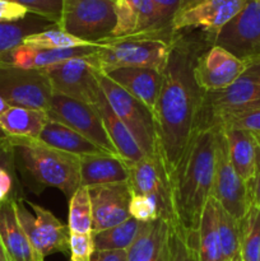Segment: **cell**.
<instances>
[{"instance_id": "1", "label": "cell", "mask_w": 260, "mask_h": 261, "mask_svg": "<svg viewBox=\"0 0 260 261\" xmlns=\"http://www.w3.org/2000/svg\"><path fill=\"white\" fill-rule=\"evenodd\" d=\"M200 53L201 46L196 41L173 37L162 88L152 110L157 150L171 178L195 134L203 91L196 84L194 64Z\"/></svg>"}, {"instance_id": "2", "label": "cell", "mask_w": 260, "mask_h": 261, "mask_svg": "<svg viewBox=\"0 0 260 261\" xmlns=\"http://www.w3.org/2000/svg\"><path fill=\"white\" fill-rule=\"evenodd\" d=\"M216 130H198L172 175L176 224L189 239L196 234L212 194L216 168Z\"/></svg>"}, {"instance_id": "3", "label": "cell", "mask_w": 260, "mask_h": 261, "mask_svg": "<svg viewBox=\"0 0 260 261\" xmlns=\"http://www.w3.org/2000/svg\"><path fill=\"white\" fill-rule=\"evenodd\" d=\"M37 185L56 188L68 199L81 186L79 157L51 148L38 139H5Z\"/></svg>"}, {"instance_id": "4", "label": "cell", "mask_w": 260, "mask_h": 261, "mask_svg": "<svg viewBox=\"0 0 260 261\" xmlns=\"http://www.w3.org/2000/svg\"><path fill=\"white\" fill-rule=\"evenodd\" d=\"M260 109V60L247 68L231 86L201 96L196 119L198 130L221 129L233 117Z\"/></svg>"}, {"instance_id": "5", "label": "cell", "mask_w": 260, "mask_h": 261, "mask_svg": "<svg viewBox=\"0 0 260 261\" xmlns=\"http://www.w3.org/2000/svg\"><path fill=\"white\" fill-rule=\"evenodd\" d=\"M173 32L148 33L121 38H107L93 55L99 73L116 68H153L163 71L167 65Z\"/></svg>"}, {"instance_id": "6", "label": "cell", "mask_w": 260, "mask_h": 261, "mask_svg": "<svg viewBox=\"0 0 260 261\" xmlns=\"http://www.w3.org/2000/svg\"><path fill=\"white\" fill-rule=\"evenodd\" d=\"M58 27L91 43H103L116 27L112 0H63Z\"/></svg>"}, {"instance_id": "7", "label": "cell", "mask_w": 260, "mask_h": 261, "mask_svg": "<svg viewBox=\"0 0 260 261\" xmlns=\"http://www.w3.org/2000/svg\"><path fill=\"white\" fill-rule=\"evenodd\" d=\"M98 82L111 109L129 129L145 154L157 152V133L152 110L105 74H98Z\"/></svg>"}, {"instance_id": "8", "label": "cell", "mask_w": 260, "mask_h": 261, "mask_svg": "<svg viewBox=\"0 0 260 261\" xmlns=\"http://www.w3.org/2000/svg\"><path fill=\"white\" fill-rule=\"evenodd\" d=\"M15 204L20 226L41 259L45 260L54 252H70L68 224L65 226L50 211L35 203L17 199Z\"/></svg>"}, {"instance_id": "9", "label": "cell", "mask_w": 260, "mask_h": 261, "mask_svg": "<svg viewBox=\"0 0 260 261\" xmlns=\"http://www.w3.org/2000/svg\"><path fill=\"white\" fill-rule=\"evenodd\" d=\"M212 46L224 48L245 63L260 60V2L249 0L246 7L219 31L208 33Z\"/></svg>"}, {"instance_id": "10", "label": "cell", "mask_w": 260, "mask_h": 261, "mask_svg": "<svg viewBox=\"0 0 260 261\" xmlns=\"http://www.w3.org/2000/svg\"><path fill=\"white\" fill-rule=\"evenodd\" d=\"M129 184L133 194L149 196L155 201L160 218L172 226L176 224L172 199V178L166 168L160 152L145 155L143 160L129 165Z\"/></svg>"}, {"instance_id": "11", "label": "cell", "mask_w": 260, "mask_h": 261, "mask_svg": "<svg viewBox=\"0 0 260 261\" xmlns=\"http://www.w3.org/2000/svg\"><path fill=\"white\" fill-rule=\"evenodd\" d=\"M216 168L211 198L240 222L252 203L251 186L237 175L229 162L223 132L221 129H216Z\"/></svg>"}, {"instance_id": "12", "label": "cell", "mask_w": 260, "mask_h": 261, "mask_svg": "<svg viewBox=\"0 0 260 261\" xmlns=\"http://www.w3.org/2000/svg\"><path fill=\"white\" fill-rule=\"evenodd\" d=\"M93 55L74 58L45 69L54 93L97 106L102 89Z\"/></svg>"}, {"instance_id": "13", "label": "cell", "mask_w": 260, "mask_h": 261, "mask_svg": "<svg viewBox=\"0 0 260 261\" xmlns=\"http://www.w3.org/2000/svg\"><path fill=\"white\" fill-rule=\"evenodd\" d=\"M53 87L43 70L0 66V96L9 106L47 112Z\"/></svg>"}, {"instance_id": "14", "label": "cell", "mask_w": 260, "mask_h": 261, "mask_svg": "<svg viewBox=\"0 0 260 261\" xmlns=\"http://www.w3.org/2000/svg\"><path fill=\"white\" fill-rule=\"evenodd\" d=\"M47 116L50 120L61 122L79 133L109 154L117 155L97 106L54 93Z\"/></svg>"}, {"instance_id": "15", "label": "cell", "mask_w": 260, "mask_h": 261, "mask_svg": "<svg viewBox=\"0 0 260 261\" xmlns=\"http://www.w3.org/2000/svg\"><path fill=\"white\" fill-rule=\"evenodd\" d=\"M249 3V0H199L188 3L175 15L171 28L172 32L201 28L213 33L226 25L236 17Z\"/></svg>"}, {"instance_id": "16", "label": "cell", "mask_w": 260, "mask_h": 261, "mask_svg": "<svg viewBox=\"0 0 260 261\" xmlns=\"http://www.w3.org/2000/svg\"><path fill=\"white\" fill-rule=\"evenodd\" d=\"M246 68L247 63L237 59L224 48L211 46L196 58L194 76L199 88L204 93H208L231 86Z\"/></svg>"}, {"instance_id": "17", "label": "cell", "mask_w": 260, "mask_h": 261, "mask_svg": "<svg viewBox=\"0 0 260 261\" xmlns=\"http://www.w3.org/2000/svg\"><path fill=\"white\" fill-rule=\"evenodd\" d=\"M92 203V233L122 223L130 217L132 189L127 182L107 184L88 188Z\"/></svg>"}, {"instance_id": "18", "label": "cell", "mask_w": 260, "mask_h": 261, "mask_svg": "<svg viewBox=\"0 0 260 261\" xmlns=\"http://www.w3.org/2000/svg\"><path fill=\"white\" fill-rule=\"evenodd\" d=\"M102 74L150 110L154 109L162 88L163 71L153 68H116Z\"/></svg>"}, {"instance_id": "19", "label": "cell", "mask_w": 260, "mask_h": 261, "mask_svg": "<svg viewBox=\"0 0 260 261\" xmlns=\"http://www.w3.org/2000/svg\"><path fill=\"white\" fill-rule=\"evenodd\" d=\"M81 186L107 185V184L127 182L129 165L119 155L101 153L79 157Z\"/></svg>"}, {"instance_id": "20", "label": "cell", "mask_w": 260, "mask_h": 261, "mask_svg": "<svg viewBox=\"0 0 260 261\" xmlns=\"http://www.w3.org/2000/svg\"><path fill=\"white\" fill-rule=\"evenodd\" d=\"M15 200L12 198L0 204V240L10 261H45L35 251L20 226Z\"/></svg>"}, {"instance_id": "21", "label": "cell", "mask_w": 260, "mask_h": 261, "mask_svg": "<svg viewBox=\"0 0 260 261\" xmlns=\"http://www.w3.org/2000/svg\"><path fill=\"white\" fill-rule=\"evenodd\" d=\"M227 143V152L237 175L252 186L257 173V143L254 134L232 126L221 127Z\"/></svg>"}, {"instance_id": "22", "label": "cell", "mask_w": 260, "mask_h": 261, "mask_svg": "<svg viewBox=\"0 0 260 261\" xmlns=\"http://www.w3.org/2000/svg\"><path fill=\"white\" fill-rule=\"evenodd\" d=\"M47 112L9 106L0 116V137L4 139H38L47 122Z\"/></svg>"}, {"instance_id": "23", "label": "cell", "mask_w": 260, "mask_h": 261, "mask_svg": "<svg viewBox=\"0 0 260 261\" xmlns=\"http://www.w3.org/2000/svg\"><path fill=\"white\" fill-rule=\"evenodd\" d=\"M97 109H98L102 121H103L105 127H106L107 135H109L110 140H111L115 149H116L117 155L121 157L127 165L143 160L147 154L140 148V145L134 139L129 129L125 126L124 122L117 117L114 110L111 109L106 97H105L103 92H102L101 97H99Z\"/></svg>"}, {"instance_id": "24", "label": "cell", "mask_w": 260, "mask_h": 261, "mask_svg": "<svg viewBox=\"0 0 260 261\" xmlns=\"http://www.w3.org/2000/svg\"><path fill=\"white\" fill-rule=\"evenodd\" d=\"M172 227L162 218L143 223L139 234L127 249V261L160 260Z\"/></svg>"}, {"instance_id": "25", "label": "cell", "mask_w": 260, "mask_h": 261, "mask_svg": "<svg viewBox=\"0 0 260 261\" xmlns=\"http://www.w3.org/2000/svg\"><path fill=\"white\" fill-rule=\"evenodd\" d=\"M38 140L42 142L43 144L48 145V147L55 148L61 152L70 153L76 157L106 153L79 133L74 132L73 129L61 124V122L50 119L43 126Z\"/></svg>"}, {"instance_id": "26", "label": "cell", "mask_w": 260, "mask_h": 261, "mask_svg": "<svg viewBox=\"0 0 260 261\" xmlns=\"http://www.w3.org/2000/svg\"><path fill=\"white\" fill-rule=\"evenodd\" d=\"M189 241L195 249L199 261H224L217 227V204L213 198H209L201 214L198 232Z\"/></svg>"}, {"instance_id": "27", "label": "cell", "mask_w": 260, "mask_h": 261, "mask_svg": "<svg viewBox=\"0 0 260 261\" xmlns=\"http://www.w3.org/2000/svg\"><path fill=\"white\" fill-rule=\"evenodd\" d=\"M56 25L38 15L28 17L19 22L0 23V55L22 45L27 36Z\"/></svg>"}, {"instance_id": "28", "label": "cell", "mask_w": 260, "mask_h": 261, "mask_svg": "<svg viewBox=\"0 0 260 261\" xmlns=\"http://www.w3.org/2000/svg\"><path fill=\"white\" fill-rule=\"evenodd\" d=\"M143 223L133 217L117 226L105 231L93 233V242L96 251L102 250H127L135 241L142 229Z\"/></svg>"}, {"instance_id": "29", "label": "cell", "mask_w": 260, "mask_h": 261, "mask_svg": "<svg viewBox=\"0 0 260 261\" xmlns=\"http://www.w3.org/2000/svg\"><path fill=\"white\" fill-rule=\"evenodd\" d=\"M240 256L242 261L260 259V208L255 203L240 221Z\"/></svg>"}, {"instance_id": "30", "label": "cell", "mask_w": 260, "mask_h": 261, "mask_svg": "<svg viewBox=\"0 0 260 261\" xmlns=\"http://www.w3.org/2000/svg\"><path fill=\"white\" fill-rule=\"evenodd\" d=\"M93 217L88 188L79 186L69 199L68 227L73 233H92Z\"/></svg>"}, {"instance_id": "31", "label": "cell", "mask_w": 260, "mask_h": 261, "mask_svg": "<svg viewBox=\"0 0 260 261\" xmlns=\"http://www.w3.org/2000/svg\"><path fill=\"white\" fill-rule=\"evenodd\" d=\"M23 45L31 46L36 48H74V47H86V46H96L99 43H91L87 41L76 38L69 33L64 32L58 25H53L50 28L36 32L33 35L27 36L23 40Z\"/></svg>"}, {"instance_id": "32", "label": "cell", "mask_w": 260, "mask_h": 261, "mask_svg": "<svg viewBox=\"0 0 260 261\" xmlns=\"http://www.w3.org/2000/svg\"><path fill=\"white\" fill-rule=\"evenodd\" d=\"M144 0H116V27L112 32V38L130 37L139 33L140 17L143 12Z\"/></svg>"}, {"instance_id": "33", "label": "cell", "mask_w": 260, "mask_h": 261, "mask_svg": "<svg viewBox=\"0 0 260 261\" xmlns=\"http://www.w3.org/2000/svg\"><path fill=\"white\" fill-rule=\"evenodd\" d=\"M217 204V227L221 237L224 261L240 254V222Z\"/></svg>"}, {"instance_id": "34", "label": "cell", "mask_w": 260, "mask_h": 261, "mask_svg": "<svg viewBox=\"0 0 260 261\" xmlns=\"http://www.w3.org/2000/svg\"><path fill=\"white\" fill-rule=\"evenodd\" d=\"M162 261H199L195 249L188 236L181 229L173 226L163 252Z\"/></svg>"}, {"instance_id": "35", "label": "cell", "mask_w": 260, "mask_h": 261, "mask_svg": "<svg viewBox=\"0 0 260 261\" xmlns=\"http://www.w3.org/2000/svg\"><path fill=\"white\" fill-rule=\"evenodd\" d=\"M28 10L31 14L45 18L48 22L58 25L61 17L63 0H9Z\"/></svg>"}, {"instance_id": "36", "label": "cell", "mask_w": 260, "mask_h": 261, "mask_svg": "<svg viewBox=\"0 0 260 261\" xmlns=\"http://www.w3.org/2000/svg\"><path fill=\"white\" fill-rule=\"evenodd\" d=\"M13 153H14L13 147L5 140L4 147L0 150V204L13 198L12 191L14 188V177L12 172V163L9 161V157Z\"/></svg>"}, {"instance_id": "37", "label": "cell", "mask_w": 260, "mask_h": 261, "mask_svg": "<svg viewBox=\"0 0 260 261\" xmlns=\"http://www.w3.org/2000/svg\"><path fill=\"white\" fill-rule=\"evenodd\" d=\"M129 212L133 218L142 223L153 222L160 218V211H158L157 204L149 196L133 194Z\"/></svg>"}, {"instance_id": "38", "label": "cell", "mask_w": 260, "mask_h": 261, "mask_svg": "<svg viewBox=\"0 0 260 261\" xmlns=\"http://www.w3.org/2000/svg\"><path fill=\"white\" fill-rule=\"evenodd\" d=\"M70 261H91L94 251L93 233H73L69 239Z\"/></svg>"}, {"instance_id": "39", "label": "cell", "mask_w": 260, "mask_h": 261, "mask_svg": "<svg viewBox=\"0 0 260 261\" xmlns=\"http://www.w3.org/2000/svg\"><path fill=\"white\" fill-rule=\"evenodd\" d=\"M224 126H232L236 129L246 130L254 135H260V109L252 110V111L245 112L229 120Z\"/></svg>"}, {"instance_id": "40", "label": "cell", "mask_w": 260, "mask_h": 261, "mask_svg": "<svg viewBox=\"0 0 260 261\" xmlns=\"http://www.w3.org/2000/svg\"><path fill=\"white\" fill-rule=\"evenodd\" d=\"M150 2L155 7L157 12L160 13L163 23L170 28L175 15L185 5V0H150Z\"/></svg>"}, {"instance_id": "41", "label": "cell", "mask_w": 260, "mask_h": 261, "mask_svg": "<svg viewBox=\"0 0 260 261\" xmlns=\"http://www.w3.org/2000/svg\"><path fill=\"white\" fill-rule=\"evenodd\" d=\"M31 14L25 8L9 0H0V23H13L27 18Z\"/></svg>"}, {"instance_id": "42", "label": "cell", "mask_w": 260, "mask_h": 261, "mask_svg": "<svg viewBox=\"0 0 260 261\" xmlns=\"http://www.w3.org/2000/svg\"><path fill=\"white\" fill-rule=\"evenodd\" d=\"M91 261H127V250H102L94 251Z\"/></svg>"}, {"instance_id": "43", "label": "cell", "mask_w": 260, "mask_h": 261, "mask_svg": "<svg viewBox=\"0 0 260 261\" xmlns=\"http://www.w3.org/2000/svg\"><path fill=\"white\" fill-rule=\"evenodd\" d=\"M251 194H252V203L256 204L260 208V172L256 173L254 184L251 186Z\"/></svg>"}, {"instance_id": "44", "label": "cell", "mask_w": 260, "mask_h": 261, "mask_svg": "<svg viewBox=\"0 0 260 261\" xmlns=\"http://www.w3.org/2000/svg\"><path fill=\"white\" fill-rule=\"evenodd\" d=\"M0 261H10L9 255H8L7 250H5L4 245H3L2 240H0Z\"/></svg>"}, {"instance_id": "45", "label": "cell", "mask_w": 260, "mask_h": 261, "mask_svg": "<svg viewBox=\"0 0 260 261\" xmlns=\"http://www.w3.org/2000/svg\"><path fill=\"white\" fill-rule=\"evenodd\" d=\"M257 143V172H260V135H255Z\"/></svg>"}, {"instance_id": "46", "label": "cell", "mask_w": 260, "mask_h": 261, "mask_svg": "<svg viewBox=\"0 0 260 261\" xmlns=\"http://www.w3.org/2000/svg\"><path fill=\"white\" fill-rule=\"evenodd\" d=\"M8 107H9V105H8L7 102L4 101V98H3V97L0 96V116H2L3 112H4L5 110L8 109Z\"/></svg>"}, {"instance_id": "47", "label": "cell", "mask_w": 260, "mask_h": 261, "mask_svg": "<svg viewBox=\"0 0 260 261\" xmlns=\"http://www.w3.org/2000/svg\"><path fill=\"white\" fill-rule=\"evenodd\" d=\"M227 261H242V259H241V256H240V254H237L236 256H233V257H232V259H229V260H227Z\"/></svg>"}, {"instance_id": "48", "label": "cell", "mask_w": 260, "mask_h": 261, "mask_svg": "<svg viewBox=\"0 0 260 261\" xmlns=\"http://www.w3.org/2000/svg\"><path fill=\"white\" fill-rule=\"evenodd\" d=\"M194 2H199V0H185V4H188V3H194Z\"/></svg>"}, {"instance_id": "49", "label": "cell", "mask_w": 260, "mask_h": 261, "mask_svg": "<svg viewBox=\"0 0 260 261\" xmlns=\"http://www.w3.org/2000/svg\"><path fill=\"white\" fill-rule=\"evenodd\" d=\"M165 249H166V247H165ZM163 252H165V250H163ZM163 252H162V256H163ZM162 256L160 257V260H158V261H162Z\"/></svg>"}, {"instance_id": "50", "label": "cell", "mask_w": 260, "mask_h": 261, "mask_svg": "<svg viewBox=\"0 0 260 261\" xmlns=\"http://www.w3.org/2000/svg\"><path fill=\"white\" fill-rule=\"evenodd\" d=\"M112 2H114V3H115V2H116V0H112Z\"/></svg>"}, {"instance_id": "51", "label": "cell", "mask_w": 260, "mask_h": 261, "mask_svg": "<svg viewBox=\"0 0 260 261\" xmlns=\"http://www.w3.org/2000/svg\"><path fill=\"white\" fill-rule=\"evenodd\" d=\"M259 261H260V259H259Z\"/></svg>"}, {"instance_id": "52", "label": "cell", "mask_w": 260, "mask_h": 261, "mask_svg": "<svg viewBox=\"0 0 260 261\" xmlns=\"http://www.w3.org/2000/svg\"><path fill=\"white\" fill-rule=\"evenodd\" d=\"M259 2H260V0H259Z\"/></svg>"}]
</instances>
